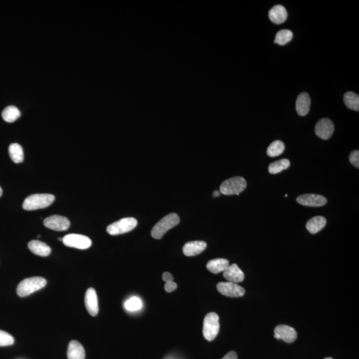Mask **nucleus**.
Here are the masks:
<instances>
[{
	"label": "nucleus",
	"mask_w": 359,
	"mask_h": 359,
	"mask_svg": "<svg viewBox=\"0 0 359 359\" xmlns=\"http://www.w3.org/2000/svg\"><path fill=\"white\" fill-rule=\"evenodd\" d=\"M55 197L49 193H36L26 197L23 203L25 210H35L49 206L55 200Z\"/></svg>",
	"instance_id": "obj_1"
},
{
	"label": "nucleus",
	"mask_w": 359,
	"mask_h": 359,
	"mask_svg": "<svg viewBox=\"0 0 359 359\" xmlns=\"http://www.w3.org/2000/svg\"><path fill=\"white\" fill-rule=\"evenodd\" d=\"M180 223V217L177 213H169L156 223L151 230L152 237L160 239L169 229L173 228Z\"/></svg>",
	"instance_id": "obj_2"
},
{
	"label": "nucleus",
	"mask_w": 359,
	"mask_h": 359,
	"mask_svg": "<svg viewBox=\"0 0 359 359\" xmlns=\"http://www.w3.org/2000/svg\"><path fill=\"white\" fill-rule=\"evenodd\" d=\"M47 285V281L41 277H32L23 279L17 287V293L19 297H24L31 295Z\"/></svg>",
	"instance_id": "obj_3"
},
{
	"label": "nucleus",
	"mask_w": 359,
	"mask_h": 359,
	"mask_svg": "<svg viewBox=\"0 0 359 359\" xmlns=\"http://www.w3.org/2000/svg\"><path fill=\"white\" fill-rule=\"evenodd\" d=\"M246 187L247 182L243 178L235 177L223 181L219 187V191L225 195H239Z\"/></svg>",
	"instance_id": "obj_4"
},
{
	"label": "nucleus",
	"mask_w": 359,
	"mask_h": 359,
	"mask_svg": "<svg viewBox=\"0 0 359 359\" xmlns=\"http://www.w3.org/2000/svg\"><path fill=\"white\" fill-rule=\"evenodd\" d=\"M219 316L217 313L211 312L205 315L203 320V335L208 341H213L219 331Z\"/></svg>",
	"instance_id": "obj_5"
},
{
	"label": "nucleus",
	"mask_w": 359,
	"mask_h": 359,
	"mask_svg": "<svg viewBox=\"0 0 359 359\" xmlns=\"http://www.w3.org/2000/svg\"><path fill=\"white\" fill-rule=\"evenodd\" d=\"M138 221L135 217H125L112 223L107 227L110 235H117L129 232L137 227Z\"/></svg>",
	"instance_id": "obj_6"
},
{
	"label": "nucleus",
	"mask_w": 359,
	"mask_h": 359,
	"mask_svg": "<svg viewBox=\"0 0 359 359\" xmlns=\"http://www.w3.org/2000/svg\"><path fill=\"white\" fill-rule=\"evenodd\" d=\"M62 241L66 246L79 249L89 248L92 245V241L89 237L75 233L65 235Z\"/></svg>",
	"instance_id": "obj_7"
},
{
	"label": "nucleus",
	"mask_w": 359,
	"mask_h": 359,
	"mask_svg": "<svg viewBox=\"0 0 359 359\" xmlns=\"http://www.w3.org/2000/svg\"><path fill=\"white\" fill-rule=\"evenodd\" d=\"M217 289L221 295L229 297H240L245 293L243 287L230 281L217 283Z\"/></svg>",
	"instance_id": "obj_8"
},
{
	"label": "nucleus",
	"mask_w": 359,
	"mask_h": 359,
	"mask_svg": "<svg viewBox=\"0 0 359 359\" xmlns=\"http://www.w3.org/2000/svg\"><path fill=\"white\" fill-rule=\"evenodd\" d=\"M43 224L47 228L55 231H65L70 226L69 219L62 215H53L46 217L43 221Z\"/></svg>",
	"instance_id": "obj_9"
},
{
	"label": "nucleus",
	"mask_w": 359,
	"mask_h": 359,
	"mask_svg": "<svg viewBox=\"0 0 359 359\" xmlns=\"http://www.w3.org/2000/svg\"><path fill=\"white\" fill-rule=\"evenodd\" d=\"M335 126L332 121L327 118L319 120L315 125V131L317 137L323 140H328L332 137Z\"/></svg>",
	"instance_id": "obj_10"
},
{
	"label": "nucleus",
	"mask_w": 359,
	"mask_h": 359,
	"mask_svg": "<svg viewBox=\"0 0 359 359\" xmlns=\"http://www.w3.org/2000/svg\"><path fill=\"white\" fill-rule=\"evenodd\" d=\"M297 201L305 206L321 207L326 204V197L315 193H306L297 197Z\"/></svg>",
	"instance_id": "obj_11"
},
{
	"label": "nucleus",
	"mask_w": 359,
	"mask_h": 359,
	"mask_svg": "<svg viewBox=\"0 0 359 359\" xmlns=\"http://www.w3.org/2000/svg\"><path fill=\"white\" fill-rule=\"evenodd\" d=\"M274 337L277 339H282L285 342L291 343L296 340L297 333L293 327L288 325H280L274 329Z\"/></svg>",
	"instance_id": "obj_12"
},
{
	"label": "nucleus",
	"mask_w": 359,
	"mask_h": 359,
	"mask_svg": "<svg viewBox=\"0 0 359 359\" xmlns=\"http://www.w3.org/2000/svg\"><path fill=\"white\" fill-rule=\"evenodd\" d=\"M86 309L91 316L95 317L99 313V303L95 289L89 288L86 292L85 297Z\"/></svg>",
	"instance_id": "obj_13"
},
{
	"label": "nucleus",
	"mask_w": 359,
	"mask_h": 359,
	"mask_svg": "<svg viewBox=\"0 0 359 359\" xmlns=\"http://www.w3.org/2000/svg\"><path fill=\"white\" fill-rule=\"evenodd\" d=\"M223 277L227 281L233 283L242 282L245 278V275L243 271L239 269L238 265L233 263L229 265L223 271Z\"/></svg>",
	"instance_id": "obj_14"
},
{
	"label": "nucleus",
	"mask_w": 359,
	"mask_h": 359,
	"mask_svg": "<svg viewBox=\"0 0 359 359\" xmlns=\"http://www.w3.org/2000/svg\"><path fill=\"white\" fill-rule=\"evenodd\" d=\"M207 244L203 241H192L185 243L183 247V254L187 257H193L203 252Z\"/></svg>",
	"instance_id": "obj_15"
},
{
	"label": "nucleus",
	"mask_w": 359,
	"mask_h": 359,
	"mask_svg": "<svg viewBox=\"0 0 359 359\" xmlns=\"http://www.w3.org/2000/svg\"><path fill=\"white\" fill-rule=\"evenodd\" d=\"M311 99L307 93L298 95L296 101V111L299 115L304 117L310 111Z\"/></svg>",
	"instance_id": "obj_16"
},
{
	"label": "nucleus",
	"mask_w": 359,
	"mask_h": 359,
	"mask_svg": "<svg viewBox=\"0 0 359 359\" xmlns=\"http://www.w3.org/2000/svg\"><path fill=\"white\" fill-rule=\"evenodd\" d=\"M68 359H85V351L83 345L75 340L69 343L67 349Z\"/></svg>",
	"instance_id": "obj_17"
},
{
	"label": "nucleus",
	"mask_w": 359,
	"mask_h": 359,
	"mask_svg": "<svg viewBox=\"0 0 359 359\" xmlns=\"http://www.w3.org/2000/svg\"><path fill=\"white\" fill-rule=\"evenodd\" d=\"M28 247L30 251L35 255L39 256H48L51 252V247L47 243L39 240H32L28 243Z\"/></svg>",
	"instance_id": "obj_18"
},
{
	"label": "nucleus",
	"mask_w": 359,
	"mask_h": 359,
	"mask_svg": "<svg viewBox=\"0 0 359 359\" xmlns=\"http://www.w3.org/2000/svg\"><path fill=\"white\" fill-rule=\"evenodd\" d=\"M269 17L273 23H283L287 18V10L283 5H275L269 10Z\"/></svg>",
	"instance_id": "obj_19"
},
{
	"label": "nucleus",
	"mask_w": 359,
	"mask_h": 359,
	"mask_svg": "<svg viewBox=\"0 0 359 359\" xmlns=\"http://www.w3.org/2000/svg\"><path fill=\"white\" fill-rule=\"evenodd\" d=\"M327 219L323 216H315L309 219L307 222L306 228L309 232L315 234L324 228Z\"/></svg>",
	"instance_id": "obj_20"
},
{
	"label": "nucleus",
	"mask_w": 359,
	"mask_h": 359,
	"mask_svg": "<svg viewBox=\"0 0 359 359\" xmlns=\"http://www.w3.org/2000/svg\"><path fill=\"white\" fill-rule=\"evenodd\" d=\"M229 265V261L226 259L217 258L209 261L207 263L206 267L207 270L211 273L217 274L223 272Z\"/></svg>",
	"instance_id": "obj_21"
},
{
	"label": "nucleus",
	"mask_w": 359,
	"mask_h": 359,
	"mask_svg": "<svg viewBox=\"0 0 359 359\" xmlns=\"http://www.w3.org/2000/svg\"><path fill=\"white\" fill-rule=\"evenodd\" d=\"M9 155L11 161L16 164L21 163L23 161L24 154L23 148L18 143H13L9 145Z\"/></svg>",
	"instance_id": "obj_22"
},
{
	"label": "nucleus",
	"mask_w": 359,
	"mask_h": 359,
	"mask_svg": "<svg viewBox=\"0 0 359 359\" xmlns=\"http://www.w3.org/2000/svg\"><path fill=\"white\" fill-rule=\"evenodd\" d=\"M21 116V112L15 106H8L2 111L1 117L7 123H13Z\"/></svg>",
	"instance_id": "obj_23"
},
{
	"label": "nucleus",
	"mask_w": 359,
	"mask_h": 359,
	"mask_svg": "<svg viewBox=\"0 0 359 359\" xmlns=\"http://www.w3.org/2000/svg\"><path fill=\"white\" fill-rule=\"evenodd\" d=\"M344 101L345 105L349 109L354 111H359V97L353 92H347L344 95Z\"/></svg>",
	"instance_id": "obj_24"
},
{
	"label": "nucleus",
	"mask_w": 359,
	"mask_h": 359,
	"mask_svg": "<svg viewBox=\"0 0 359 359\" xmlns=\"http://www.w3.org/2000/svg\"><path fill=\"white\" fill-rule=\"evenodd\" d=\"M290 166V162L287 159H281L279 161L273 162L269 166V173L272 175H276L288 169Z\"/></svg>",
	"instance_id": "obj_25"
},
{
	"label": "nucleus",
	"mask_w": 359,
	"mask_h": 359,
	"mask_svg": "<svg viewBox=\"0 0 359 359\" xmlns=\"http://www.w3.org/2000/svg\"><path fill=\"white\" fill-rule=\"evenodd\" d=\"M285 149V145L282 141H275L267 148V154L270 157H278L284 152Z\"/></svg>",
	"instance_id": "obj_26"
},
{
	"label": "nucleus",
	"mask_w": 359,
	"mask_h": 359,
	"mask_svg": "<svg viewBox=\"0 0 359 359\" xmlns=\"http://www.w3.org/2000/svg\"><path fill=\"white\" fill-rule=\"evenodd\" d=\"M293 32L289 29H282L277 32L274 43L279 45H284L293 39Z\"/></svg>",
	"instance_id": "obj_27"
},
{
	"label": "nucleus",
	"mask_w": 359,
	"mask_h": 359,
	"mask_svg": "<svg viewBox=\"0 0 359 359\" xmlns=\"http://www.w3.org/2000/svg\"><path fill=\"white\" fill-rule=\"evenodd\" d=\"M125 308L129 311H135L139 310L143 306V303L139 297H133L126 301L125 304Z\"/></svg>",
	"instance_id": "obj_28"
},
{
	"label": "nucleus",
	"mask_w": 359,
	"mask_h": 359,
	"mask_svg": "<svg viewBox=\"0 0 359 359\" xmlns=\"http://www.w3.org/2000/svg\"><path fill=\"white\" fill-rule=\"evenodd\" d=\"M14 343V338L9 333L0 330V347L10 346Z\"/></svg>",
	"instance_id": "obj_29"
},
{
	"label": "nucleus",
	"mask_w": 359,
	"mask_h": 359,
	"mask_svg": "<svg viewBox=\"0 0 359 359\" xmlns=\"http://www.w3.org/2000/svg\"><path fill=\"white\" fill-rule=\"evenodd\" d=\"M349 161L355 167L359 168V151H354L349 156Z\"/></svg>",
	"instance_id": "obj_30"
},
{
	"label": "nucleus",
	"mask_w": 359,
	"mask_h": 359,
	"mask_svg": "<svg viewBox=\"0 0 359 359\" xmlns=\"http://www.w3.org/2000/svg\"><path fill=\"white\" fill-rule=\"evenodd\" d=\"M177 288V284L175 281H169L166 283L165 285V289L168 293H171L172 291H175Z\"/></svg>",
	"instance_id": "obj_31"
},
{
	"label": "nucleus",
	"mask_w": 359,
	"mask_h": 359,
	"mask_svg": "<svg viewBox=\"0 0 359 359\" xmlns=\"http://www.w3.org/2000/svg\"><path fill=\"white\" fill-rule=\"evenodd\" d=\"M163 279L166 283L169 282V281H173L174 277L173 275L169 272H165L163 274Z\"/></svg>",
	"instance_id": "obj_32"
},
{
	"label": "nucleus",
	"mask_w": 359,
	"mask_h": 359,
	"mask_svg": "<svg viewBox=\"0 0 359 359\" xmlns=\"http://www.w3.org/2000/svg\"><path fill=\"white\" fill-rule=\"evenodd\" d=\"M221 359H237V355L235 351H230Z\"/></svg>",
	"instance_id": "obj_33"
},
{
	"label": "nucleus",
	"mask_w": 359,
	"mask_h": 359,
	"mask_svg": "<svg viewBox=\"0 0 359 359\" xmlns=\"http://www.w3.org/2000/svg\"><path fill=\"white\" fill-rule=\"evenodd\" d=\"M219 195H220V191H219L218 190H215L213 192V197H218V196H219Z\"/></svg>",
	"instance_id": "obj_34"
},
{
	"label": "nucleus",
	"mask_w": 359,
	"mask_h": 359,
	"mask_svg": "<svg viewBox=\"0 0 359 359\" xmlns=\"http://www.w3.org/2000/svg\"><path fill=\"white\" fill-rule=\"evenodd\" d=\"M2 193H3V191H2L1 187L0 186V197L1 196Z\"/></svg>",
	"instance_id": "obj_35"
},
{
	"label": "nucleus",
	"mask_w": 359,
	"mask_h": 359,
	"mask_svg": "<svg viewBox=\"0 0 359 359\" xmlns=\"http://www.w3.org/2000/svg\"><path fill=\"white\" fill-rule=\"evenodd\" d=\"M58 240L62 241V240H63V238H61V237H59V238H58Z\"/></svg>",
	"instance_id": "obj_36"
},
{
	"label": "nucleus",
	"mask_w": 359,
	"mask_h": 359,
	"mask_svg": "<svg viewBox=\"0 0 359 359\" xmlns=\"http://www.w3.org/2000/svg\"><path fill=\"white\" fill-rule=\"evenodd\" d=\"M324 359H333L331 358V357H327V358H325Z\"/></svg>",
	"instance_id": "obj_37"
},
{
	"label": "nucleus",
	"mask_w": 359,
	"mask_h": 359,
	"mask_svg": "<svg viewBox=\"0 0 359 359\" xmlns=\"http://www.w3.org/2000/svg\"><path fill=\"white\" fill-rule=\"evenodd\" d=\"M287 196H288V195H287V194L285 195V197H287Z\"/></svg>",
	"instance_id": "obj_38"
}]
</instances>
